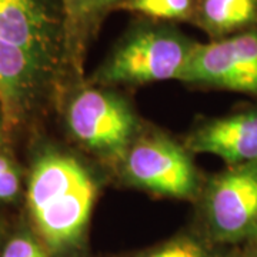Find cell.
Returning a JSON list of instances; mask_svg holds the SVG:
<instances>
[{"label": "cell", "instance_id": "obj_3", "mask_svg": "<svg viewBox=\"0 0 257 257\" xmlns=\"http://www.w3.org/2000/svg\"><path fill=\"white\" fill-rule=\"evenodd\" d=\"M210 239L226 244L257 243V160L230 165L200 192Z\"/></svg>", "mask_w": 257, "mask_h": 257}, {"label": "cell", "instance_id": "obj_7", "mask_svg": "<svg viewBox=\"0 0 257 257\" xmlns=\"http://www.w3.org/2000/svg\"><path fill=\"white\" fill-rule=\"evenodd\" d=\"M0 40L26 50L46 69L67 57L64 19L50 0H0Z\"/></svg>", "mask_w": 257, "mask_h": 257}, {"label": "cell", "instance_id": "obj_1", "mask_svg": "<svg viewBox=\"0 0 257 257\" xmlns=\"http://www.w3.org/2000/svg\"><path fill=\"white\" fill-rule=\"evenodd\" d=\"M96 193L92 175L74 157L49 153L37 160L29 180L28 203L49 247L60 251L79 243Z\"/></svg>", "mask_w": 257, "mask_h": 257}, {"label": "cell", "instance_id": "obj_16", "mask_svg": "<svg viewBox=\"0 0 257 257\" xmlns=\"http://www.w3.org/2000/svg\"><path fill=\"white\" fill-rule=\"evenodd\" d=\"M124 0H93V12H94V20L96 23L101 19V16L107 12V10L117 8L120 3H123Z\"/></svg>", "mask_w": 257, "mask_h": 257}, {"label": "cell", "instance_id": "obj_19", "mask_svg": "<svg viewBox=\"0 0 257 257\" xmlns=\"http://www.w3.org/2000/svg\"><path fill=\"white\" fill-rule=\"evenodd\" d=\"M231 257H244V253H243V254H236V256H231Z\"/></svg>", "mask_w": 257, "mask_h": 257}, {"label": "cell", "instance_id": "obj_17", "mask_svg": "<svg viewBox=\"0 0 257 257\" xmlns=\"http://www.w3.org/2000/svg\"><path fill=\"white\" fill-rule=\"evenodd\" d=\"M244 257H257V243H253V244L246 246Z\"/></svg>", "mask_w": 257, "mask_h": 257}, {"label": "cell", "instance_id": "obj_10", "mask_svg": "<svg viewBox=\"0 0 257 257\" xmlns=\"http://www.w3.org/2000/svg\"><path fill=\"white\" fill-rule=\"evenodd\" d=\"M196 23L211 40L257 26V0H197Z\"/></svg>", "mask_w": 257, "mask_h": 257}, {"label": "cell", "instance_id": "obj_13", "mask_svg": "<svg viewBox=\"0 0 257 257\" xmlns=\"http://www.w3.org/2000/svg\"><path fill=\"white\" fill-rule=\"evenodd\" d=\"M145 257H206V250L200 241L182 237L167 243Z\"/></svg>", "mask_w": 257, "mask_h": 257}, {"label": "cell", "instance_id": "obj_11", "mask_svg": "<svg viewBox=\"0 0 257 257\" xmlns=\"http://www.w3.org/2000/svg\"><path fill=\"white\" fill-rule=\"evenodd\" d=\"M60 8L64 19L67 59L79 69L87 39L96 26L93 0H60Z\"/></svg>", "mask_w": 257, "mask_h": 257}, {"label": "cell", "instance_id": "obj_12", "mask_svg": "<svg viewBox=\"0 0 257 257\" xmlns=\"http://www.w3.org/2000/svg\"><path fill=\"white\" fill-rule=\"evenodd\" d=\"M196 5L197 0H124L117 8L156 20H187Z\"/></svg>", "mask_w": 257, "mask_h": 257}, {"label": "cell", "instance_id": "obj_15", "mask_svg": "<svg viewBox=\"0 0 257 257\" xmlns=\"http://www.w3.org/2000/svg\"><path fill=\"white\" fill-rule=\"evenodd\" d=\"M2 257H46V254L35 240L19 236L6 244Z\"/></svg>", "mask_w": 257, "mask_h": 257}, {"label": "cell", "instance_id": "obj_6", "mask_svg": "<svg viewBox=\"0 0 257 257\" xmlns=\"http://www.w3.org/2000/svg\"><path fill=\"white\" fill-rule=\"evenodd\" d=\"M180 82L257 99V26L210 43H197Z\"/></svg>", "mask_w": 257, "mask_h": 257}, {"label": "cell", "instance_id": "obj_18", "mask_svg": "<svg viewBox=\"0 0 257 257\" xmlns=\"http://www.w3.org/2000/svg\"><path fill=\"white\" fill-rule=\"evenodd\" d=\"M5 121H3V116H2V111H0V130H2V124H3Z\"/></svg>", "mask_w": 257, "mask_h": 257}, {"label": "cell", "instance_id": "obj_14", "mask_svg": "<svg viewBox=\"0 0 257 257\" xmlns=\"http://www.w3.org/2000/svg\"><path fill=\"white\" fill-rule=\"evenodd\" d=\"M19 175L8 157L0 155V200H12L19 193Z\"/></svg>", "mask_w": 257, "mask_h": 257}, {"label": "cell", "instance_id": "obj_5", "mask_svg": "<svg viewBox=\"0 0 257 257\" xmlns=\"http://www.w3.org/2000/svg\"><path fill=\"white\" fill-rule=\"evenodd\" d=\"M130 186L172 199H193L202 183L190 152L163 135L139 136L117 163Z\"/></svg>", "mask_w": 257, "mask_h": 257}, {"label": "cell", "instance_id": "obj_9", "mask_svg": "<svg viewBox=\"0 0 257 257\" xmlns=\"http://www.w3.org/2000/svg\"><path fill=\"white\" fill-rule=\"evenodd\" d=\"M47 70L26 50L0 40V111L5 124L22 120Z\"/></svg>", "mask_w": 257, "mask_h": 257}, {"label": "cell", "instance_id": "obj_4", "mask_svg": "<svg viewBox=\"0 0 257 257\" xmlns=\"http://www.w3.org/2000/svg\"><path fill=\"white\" fill-rule=\"evenodd\" d=\"M67 126L82 146L116 165L140 136L138 116L127 101L94 84L83 87L70 100Z\"/></svg>", "mask_w": 257, "mask_h": 257}, {"label": "cell", "instance_id": "obj_2", "mask_svg": "<svg viewBox=\"0 0 257 257\" xmlns=\"http://www.w3.org/2000/svg\"><path fill=\"white\" fill-rule=\"evenodd\" d=\"M196 45L172 25L142 23L120 39L90 83L109 87L180 80Z\"/></svg>", "mask_w": 257, "mask_h": 257}, {"label": "cell", "instance_id": "obj_8", "mask_svg": "<svg viewBox=\"0 0 257 257\" xmlns=\"http://www.w3.org/2000/svg\"><path fill=\"white\" fill-rule=\"evenodd\" d=\"M190 153L220 157L227 166L257 160V104L199 123L184 143Z\"/></svg>", "mask_w": 257, "mask_h": 257}]
</instances>
